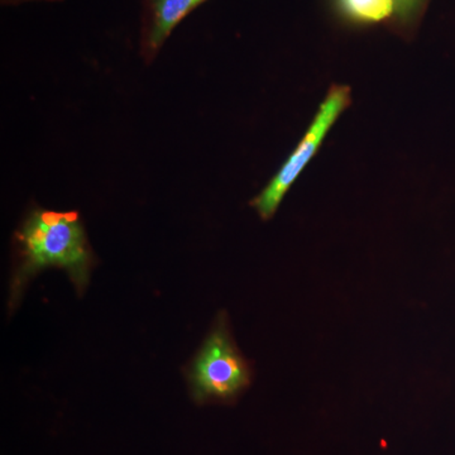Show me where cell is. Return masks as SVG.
<instances>
[{"instance_id": "1", "label": "cell", "mask_w": 455, "mask_h": 455, "mask_svg": "<svg viewBox=\"0 0 455 455\" xmlns=\"http://www.w3.org/2000/svg\"><path fill=\"white\" fill-rule=\"evenodd\" d=\"M20 263L11 283L9 307L16 309L27 284L42 269H65L82 295L88 287L94 256L75 212L33 211L17 233Z\"/></svg>"}, {"instance_id": "2", "label": "cell", "mask_w": 455, "mask_h": 455, "mask_svg": "<svg viewBox=\"0 0 455 455\" xmlns=\"http://www.w3.org/2000/svg\"><path fill=\"white\" fill-rule=\"evenodd\" d=\"M191 392L197 403H230L251 385L252 370L236 348L227 316L218 317L211 334L188 371Z\"/></svg>"}, {"instance_id": "3", "label": "cell", "mask_w": 455, "mask_h": 455, "mask_svg": "<svg viewBox=\"0 0 455 455\" xmlns=\"http://www.w3.org/2000/svg\"><path fill=\"white\" fill-rule=\"evenodd\" d=\"M349 103L350 89L348 86H333L328 92L304 139L296 147L292 155L287 158L283 167L278 170L274 179L269 181L267 187L263 188L259 196L254 197L252 206L256 208L262 220H268L274 217L287 191L316 154L326 134L333 127L343 110L349 106Z\"/></svg>"}, {"instance_id": "4", "label": "cell", "mask_w": 455, "mask_h": 455, "mask_svg": "<svg viewBox=\"0 0 455 455\" xmlns=\"http://www.w3.org/2000/svg\"><path fill=\"white\" fill-rule=\"evenodd\" d=\"M206 0H147L143 49L155 55L179 23Z\"/></svg>"}, {"instance_id": "5", "label": "cell", "mask_w": 455, "mask_h": 455, "mask_svg": "<svg viewBox=\"0 0 455 455\" xmlns=\"http://www.w3.org/2000/svg\"><path fill=\"white\" fill-rule=\"evenodd\" d=\"M350 18L361 22H379L395 14V0H339Z\"/></svg>"}, {"instance_id": "6", "label": "cell", "mask_w": 455, "mask_h": 455, "mask_svg": "<svg viewBox=\"0 0 455 455\" xmlns=\"http://www.w3.org/2000/svg\"><path fill=\"white\" fill-rule=\"evenodd\" d=\"M424 0H395V14L403 22H410L423 5Z\"/></svg>"}, {"instance_id": "7", "label": "cell", "mask_w": 455, "mask_h": 455, "mask_svg": "<svg viewBox=\"0 0 455 455\" xmlns=\"http://www.w3.org/2000/svg\"><path fill=\"white\" fill-rule=\"evenodd\" d=\"M7 2H25V0H7Z\"/></svg>"}]
</instances>
